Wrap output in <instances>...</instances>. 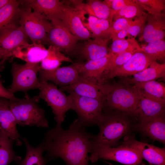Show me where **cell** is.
I'll use <instances>...</instances> for the list:
<instances>
[{
    "label": "cell",
    "instance_id": "cell-1",
    "mask_svg": "<svg viewBox=\"0 0 165 165\" xmlns=\"http://www.w3.org/2000/svg\"><path fill=\"white\" fill-rule=\"evenodd\" d=\"M44 135L41 143L49 160L60 158L67 165H88L94 135L88 132L78 119L68 129L56 126Z\"/></svg>",
    "mask_w": 165,
    "mask_h": 165
},
{
    "label": "cell",
    "instance_id": "cell-2",
    "mask_svg": "<svg viewBox=\"0 0 165 165\" xmlns=\"http://www.w3.org/2000/svg\"><path fill=\"white\" fill-rule=\"evenodd\" d=\"M97 125L99 132L94 135L92 143L91 154L100 147L118 146L123 137L130 135L134 129L133 117L123 112L104 108Z\"/></svg>",
    "mask_w": 165,
    "mask_h": 165
},
{
    "label": "cell",
    "instance_id": "cell-3",
    "mask_svg": "<svg viewBox=\"0 0 165 165\" xmlns=\"http://www.w3.org/2000/svg\"><path fill=\"white\" fill-rule=\"evenodd\" d=\"M39 99L38 96L31 97L25 94L23 99L8 100L9 107L17 124L22 127H49V122L46 117L45 111L38 105Z\"/></svg>",
    "mask_w": 165,
    "mask_h": 165
},
{
    "label": "cell",
    "instance_id": "cell-4",
    "mask_svg": "<svg viewBox=\"0 0 165 165\" xmlns=\"http://www.w3.org/2000/svg\"><path fill=\"white\" fill-rule=\"evenodd\" d=\"M139 97L133 85L111 84L106 97L104 108L125 113L135 119Z\"/></svg>",
    "mask_w": 165,
    "mask_h": 165
},
{
    "label": "cell",
    "instance_id": "cell-5",
    "mask_svg": "<svg viewBox=\"0 0 165 165\" xmlns=\"http://www.w3.org/2000/svg\"><path fill=\"white\" fill-rule=\"evenodd\" d=\"M20 25L32 43L47 45V34L52 27L43 14L20 5Z\"/></svg>",
    "mask_w": 165,
    "mask_h": 165
},
{
    "label": "cell",
    "instance_id": "cell-6",
    "mask_svg": "<svg viewBox=\"0 0 165 165\" xmlns=\"http://www.w3.org/2000/svg\"><path fill=\"white\" fill-rule=\"evenodd\" d=\"M38 95L52 108L57 126H61L67 112L72 110L73 101L71 96L66 95L56 86L47 81L39 82Z\"/></svg>",
    "mask_w": 165,
    "mask_h": 165
},
{
    "label": "cell",
    "instance_id": "cell-7",
    "mask_svg": "<svg viewBox=\"0 0 165 165\" xmlns=\"http://www.w3.org/2000/svg\"><path fill=\"white\" fill-rule=\"evenodd\" d=\"M73 100V110L83 126L97 125L102 117L105 101L79 95L72 91H67Z\"/></svg>",
    "mask_w": 165,
    "mask_h": 165
},
{
    "label": "cell",
    "instance_id": "cell-8",
    "mask_svg": "<svg viewBox=\"0 0 165 165\" xmlns=\"http://www.w3.org/2000/svg\"><path fill=\"white\" fill-rule=\"evenodd\" d=\"M40 69L39 64L13 63L11 69L12 82L8 90L14 94L18 91L38 89L40 82L37 75Z\"/></svg>",
    "mask_w": 165,
    "mask_h": 165
},
{
    "label": "cell",
    "instance_id": "cell-9",
    "mask_svg": "<svg viewBox=\"0 0 165 165\" xmlns=\"http://www.w3.org/2000/svg\"><path fill=\"white\" fill-rule=\"evenodd\" d=\"M100 159L114 161L125 165H139L143 159L135 149L122 143L115 147H101L89 157L92 163Z\"/></svg>",
    "mask_w": 165,
    "mask_h": 165
},
{
    "label": "cell",
    "instance_id": "cell-10",
    "mask_svg": "<svg viewBox=\"0 0 165 165\" xmlns=\"http://www.w3.org/2000/svg\"><path fill=\"white\" fill-rule=\"evenodd\" d=\"M52 27L47 34V45H51L61 52L73 54L79 40L66 28L60 19L50 20Z\"/></svg>",
    "mask_w": 165,
    "mask_h": 165
},
{
    "label": "cell",
    "instance_id": "cell-11",
    "mask_svg": "<svg viewBox=\"0 0 165 165\" xmlns=\"http://www.w3.org/2000/svg\"><path fill=\"white\" fill-rule=\"evenodd\" d=\"M156 60L142 50L137 52L122 66L103 76L101 81L105 83L108 80L116 77L133 75L147 68Z\"/></svg>",
    "mask_w": 165,
    "mask_h": 165
},
{
    "label": "cell",
    "instance_id": "cell-12",
    "mask_svg": "<svg viewBox=\"0 0 165 165\" xmlns=\"http://www.w3.org/2000/svg\"><path fill=\"white\" fill-rule=\"evenodd\" d=\"M81 9L64 4L60 20L68 31L79 40H86L91 34L85 26L82 19Z\"/></svg>",
    "mask_w": 165,
    "mask_h": 165
},
{
    "label": "cell",
    "instance_id": "cell-13",
    "mask_svg": "<svg viewBox=\"0 0 165 165\" xmlns=\"http://www.w3.org/2000/svg\"><path fill=\"white\" fill-rule=\"evenodd\" d=\"M135 87L140 97L136 119L138 121L143 120L165 113V99L150 95L142 90Z\"/></svg>",
    "mask_w": 165,
    "mask_h": 165
},
{
    "label": "cell",
    "instance_id": "cell-14",
    "mask_svg": "<svg viewBox=\"0 0 165 165\" xmlns=\"http://www.w3.org/2000/svg\"><path fill=\"white\" fill-rule=\"evenodd\" d=\"M111 84L88 80H81L72 84L60 87L62 91H72L77 94L105 101Z\"/></svg>",
    "mask_w": 165,
    "mask_h": 165
},
{
    "label": "cell",
    "instance_id": "cell-15",
    "mask_svg": "<svg viewBox=\"0 0 165 165\" xmlns=\"http://www.w3.org/2000/svg\"><path fill=\"white\" fill-rule=\"evenodd\" d=\"M122 143L135 149L149 164L165 165V148L137 140L132 134L125 137Z\"/></svg>",
    "mask_w": 165,
    "mask_h": 165
},
{
    "label": "cell",
    "instance_id": "cell-16",
    "mask_svg": "<svg viewBox=\"0 0 165 165\" xmlns=\"http://www.w3.org/2000/svg\"><path fill=\"white\" fill-rule=\"evenodd\" d=\"M28 38L20 25L6 28L0 32V51L7 60L17 47L28 43Z\"/></svg>",
    "mask_w": 165,
    "mask_h": 165
},
{
    "label": "cell",
    "instance_id": "cell-17",
    "mask_svg": "<svg viewBox=\"0 0 165 165\" xmlns=\"http://www.w3.org/2000/svg\"><path fill=\"white\" fill-rule=\"evenodd\" d=\"M38 73L39 82L50 81L60 87L72 84L79 79L78 72L74 63L71 65L59 67L52 70L40 69Z\"/></svg>",
    "mask_w": 165,
    "mask_h": 165
},
{
    "label": "cell",
    "instance_id": "cell-18",
    "mask_svg": "<svg viewBox=\"0 0 165 165\" xmlns=\"http://www.w3.org/2000/svg\"><path fill=\"white\" fill-rule=\"evenodd\" d=\"M113 57V54L109 52L108 55L102 58L85 63H74L79 75V80H88L103 84L101 81L102 75Z\"/></svg>",
    "mask_w": 165,
    "mask_h": 165
},
{
    "label": "cell",
    "instance_id": "cell-19",
    "mask_svg": "<svg viewBox=\"0 0 165 165\" xmlns=\"http://www.w3.org/2000/svg\"><path fill=\"white\" fill-rule=\"evenodd\" d=\"M110 39L96 38L89 39L82 44L79 48H76L74 54L87 61L105 57L109 53L108 43Z\"/></svg>",
    "mask_w": 165,
    "mask_h": 165
},
{
    "label": "cell",
    "instance_id": "cell-20",
    "mask_svg": "<svg viewBox=\"0 0 165 165\" xmlns=\"http://www.w3.org/2000/svg\"><path fill=\"white\" fill-rule=\"evenodd\" d=\"M134 128L153 141L165 144V113L149 119L138 121L135 123Z\"/></svg>",
    "mask_w": 165,
    "mask_h": 165
},
{
    "label": "cell",
    "instance_id": "cell-21",
    "mask_svg": "<svg viewBox=\"0 0 165 165\" xmlns=\"http://www.w3.org/2000/svg\"><path fill=\"white\" fill-rule=\"evenodd\" d=\"M21 5L44 15L49 20L61 19L64 2L59 0H19Z\"/></svg>",
    "mask_w": 165,
    "mask_h": 165
},
{
    "label": "cell",
    "instance_id": "cell-22",
    "mask_svg": "<svg viewBox=\"0 0 165 165\" xmlns=\"http://www.w3.org/2000/svg\"><path fill=\"white\" fill-rule=\"evenodd\" d=\"M165 36V14L164 11L159 14H148L146 24L140 41L147 43L160 40H164Z\"/></svg>",
    "mask_w": 165,
    "mask_h": 165
},
{
    "label": "cell",
    "instance_id": "cell-23",
    "mask_svg": "<svg viewBox=\"0 0 165 165\" xmlns=\"http://www.w3.org/2000/svg\"><path fill=\"white\" fill-rule=\"evenodd\" d=\"M47 54V49L43 45L28 43L16 49L13 52V57L26 63L39 64L46 57Z\"/></svg>",
    "mask_w": 165,
    "mask_h": 165
},
{
    "label": "cell",
    "instance_id": "cell-24",
    "mask_svg": "<svg viewBox=\"0 0 165 165\" xmlns=\"http://www.w3.org/2000/svg\"><path fill=\"white\" fill-rule=\"evenodd\" d=\"M8 101L0 108V130L18 146L22 144L21 137L16 128V119L10 110Z\"/></svg>",
    "mask_w": 165,
    "mask_h": 165
},
{
    "label": "cell",
    "instance_id": "cell-25",
    "mask_svg": "<svg viewBox=\"0 0 165 165\" xmlns=\"http://www.w3.org/2000/svg\"><path fill=\"white\" fill-rule=\"evenodd\" d=\"M165 76V63L160 64L156 61L147 68L133 75L132 78L123 77L121 82L125 85H133L138 82L155 80L159 78H164Z\"/></svg>",
    "mask_w": 165,
    "mask_h": 165
},
{
    "label": "cell",
    "instance_id": "cell-26",
    "mask_svg": "<svg viewBox=\"0 0 165 165\" xmlns=\"http://www.w3.org/2000/svg\"><path fill=\"white\" fill-rule=\"evenodd\" d=\"M20 2L10 0L0 9V32L9 28L20 25Z\"/></svg>",
    "mask_w": 165,
    "mask_h": 165
},
{
    "label": "cell",
    "instance_id": "cell-27",
    "mask_svg": "<svg viewBox=\"0 0 165 165\" xmlns=\"http://www.w3.org/2000/svg\"><path fill=\"white\" fill-rule=\"evenodd\" d=\"M87 20V24H83L91 33V38L110 39L112 23L108 20L89 15Z\"/></svg>",
    "mask_w": 165,
    "mask_h": 165
},
{
    "label": "cell",
    "instance_id": "cell-28",
    "mask_svg": "<svg viewBox=\"0 0 165 165\" xmlns=\"http://www.w3.org/2000/svg\"><path fill=\"white\" fill-rule=\"evenodd\" d=\"M79 6L89 16L108 20L112 23L111 9L104 1L89 0L86 3L82 2Z\"/></svg>",
    "mask_w": 165,
    "mask_h": 165
},
{
    "label": "cell",
    "instance_id": "cell-29",
    "mask_svg": "<svg viewBox=\"0 0 165 165\" xmlns=\"http://www.w3.org/2000/svg\"><path fill=\"white\" fill-rule=\"evenodd\" d=\"M14 143L0 130V165H9L13 161L20 163L21 161V157L13 150Z\"/></svg>",
    "mask_w": 165,
    "mask_h": 165
},
{
    "label": "cell",
    "instance_id": "cell-30",
    "mask_svg": "<svg viewBox=\"0 0 165 165\" xmlns=\"http://www.w3.org/2000/svg\"><path fill=\"white\" fill-rule=\"evenodd\" d=\"M26 147V154L24 159L19 165H46L49 160L43 155L44 150L41 143L36 147L31 145L26 138L22 139Z\"/></svg>",
    "mask_w": 165,
    "mask_h": 165
},
{
    "label": "cell",
    "instance_id": "cell-31",
    "mask_svg": "<svg viewBox=\"0 0 165 165\" xmlns=\"http://www.w3.org/2000/svg\"><path fill=\"white\" fill-rule=\"evenodd\" d=\"M47 50V56L41 62L40 66L42 69L52 70L59 67L62 62H72V59L53 46H49Z\"/></svg>",
    "mask_w": 165,
    "mask_h": 165
},
{
    "label": "cell",
    "instance_id": "cell-32",
    "mask_svg": "<svg viewBox=\"0 0 165 165\" xmlns=\"http://www.w3.org/2000/svg\"><path fill=\"white\" fill-rule=\"evenodd\" d=\"M109 50L110 52L114 55L127 51L142 50L135 38L133 37L112 41Z\"/></svg>",
    "mask_w": 165,
    "mask_h": 165
},
{
    "label": "cell",
    "instance_id": "cell-33",
    "mask_svg": "<svg viewBox=\"0 0 165 165\" xmlns=\"http://www.w3.org/2000/svg\"><path fill=\"white\" fill-rule=\"evenodd\" d=\"M133 85L150 95L165 100V87L161 82L151 80L136 83Z\"/></svg>",
    "mask_w": 165,
    "mask_h": 165
},
{
    "label": "cell",
    "instance_id": "cell-34",
    "mask_svg": "<svg viewBox=\"0 0 165 165\" xmlns=\"http://www.w3.org/2000/svg\"><path fill=\"white\" fill-rule=\"evenodd\" d=\"M143 51L154 57L156 60H164L165 58V40H156L141 46Z\"/></svg>",
    "mask_w": 165,
    "mask_h": 165
},
{
    "label": "cell",
    "instance_id": "cell-35",
    "mask_svg": "<svg viewBox=\"0 0 165 165\" xmlns=\"http://www.w3.org/2000/svg\"><path fill=\"white\" fill-rule=\"evenodd\" d=\"M134 0V3L126 6L117 12L113 16L114 20L120 18L133 20L135 17L146 13L142 8Z\"/></svg>",
    "mask_w": 165,
    "mask_h": 165
},
{
    "label": "cell",
    "instance_id": "cell-36",
    "mask_svg": "<svg viewBox=\"0 0 165 165\" xmlns=\"http://www.w3.org/2000/svg\"><path fill=\"white\" fill-rule=\"evenodd\" d=\"M139 51H140L132 50L124 52L117 54H113V58L103 74L101 79L108 73L122 66L134 53Z\"/></svg>",
    "mask_w": 165,
    "mask_h": 165
},
{
    "label": "cell",
    "instance_id": "cell-37",
    "mask_svg": "<svg viewBox=\"0 0 165 165\" xmlns=\"http://www.w3.org/2000/svg\"><path fill=\"white\" fill-rule=\"evenodd\" d=\"M144 10L151 15L159 14L164 11L165 0H135Z\"/></svg>",
    "mask_w": 165,
    "mask_h": 165
},
{
    "label": "cell",
    "instance_id": "cell-38",
    "mask_svg": "<svg viewBox=\"0 0 165 165\" xmlns=\"http://www.w3.org/2000/svg\"><path fill=\"white\" fill-rule=\"evenodd\" d=\"M148 13L134 18L128 28L129 35L135 38L139 34H142L145 27Z\"/></svg>",
    "mask_w": 165,
    "mask_h": 165
},
{
    "label": "cell",
    "instance_id": "cell-39",
    "mask_svg": "<svg viewBox=\"0 0 165 165\" xmlns=\"http://www.w3.org/2000/svg\"><path fill=\"white\" fill-rule=\"evenodd\" d=\"M111 10V18L112 20L114 15L125 6L135 3L134 0H105Z\"/></svg>",
    "mask_w": 165,
    "mask_h": 165
},
{
    "label": "cell",
    "instance_id": "cell-40",
    "mask_svg": "<svg viewBox=\"0 0 165 165\" xmlns=\"http://www.w3.org/2000/svg\"><path fill=\"white\" fill-rule=\"evenodd\" d=\"M132 20L124 18H120L112 21L111 24V35L128 28Z\"/></svg>",
    "mask_w": 165,
    "mask_h": 165
},
{
    "label": "cell",
    "instance_id": "cell-41",
    "mask_svg": "<svg viewBox=\"0 0 165 165\" xmlns=\"http://www.w3.org/2000/svg\"><path fill=\"white\" fill-rule=\"evenodd\" d=\"M0 97L11 100H16L18 99L15 97L13 94L11 92L4 86L2 84V81L0 79Z\"/></svg>",
    "mask_w": 165,
    "mask_h": 165
},
{
    "label": "cell",
    "instance_id": "cell-42",
    "mask_svg": "<svg viewBox=\"0 0 165 165\" xmlns=\"http://www.w3.org/2000/svg\"><path fill=\"white\" fill-rule=\"evenodd\" d=\"M128 28L112 34L110 37V39H112V41H113L117 39H125L129 35Z\"/></svg>",
    "mask_w": 165,
    "mask_h": 165
},
{
    "label": "cell",
    "instance_id": "cell-43",
    "mask_svg": "<svg viewBox=\"0 0 165 165\" xmlns=\"http://www.w3.org/2000/svg\"><path fill=\"white\" fill-rule=\"evenodd\" d=\"M10 0H0V9L5 6Z\"/></svg>",
    "mask_w": 165,
    "mask_h": 165
},
{
    "label": "cell",
    "instance_id": "cell-44",
    "mask_svg": "<svg viewBox=\"0 0 165 165\" xmlns=\"http://www.w3.org/2000/svg\"><path fill=\"white\" fill-rule=\"evenodd\" d=\"M8 101L7 99L0 97V108L3 105L6 103Z\"/></svg>",
    "mask_w": 165,
    "mask_h": 165
},
{
    "label": "cell",
    "instance_id": "cell-45",
    "mask_svg": "<svg viewBox=\"0 0 165 165\" xmlns=\"http://www.w3.org/2000/svg\"><path fill=\"white\" fill-rule=\"evenodd\" d=\"M6 60L4 59L0 60V69H1L3 67L4 64Z\"/></svg>",
    "mask_w": 165,
    "mask_h": 165
},
{
    "label": "cell",
    "instance_id": "cell-46",
    "mask_svg": "<svg viewBox=\"0 0 165 165\" xmlns=\"http://www.w3.org/2000/svg\"><path fill=\"white\" fill-rule=\"evenodd\" d=\"M4 59L7 60L3 54L0 51V60Z\"/></svg>",
    "mask_w": 165,
    "mask_h": 165
},
{
    "label": "cell",
    "instance_id": "cell-47",
    "mask_svg": "<svg viewBox=\"0 0 165 165\" xmlns=\"http://www.w3.org/2000/svg\"><path fill=\"white\" fill-rule=\"evenodd\" d=\"M139 165H146L142 162ZM149 165H153L149 164Z\"/></svg>",
    "mask_w": 165,
    "mask_h": 165
}]
</instances>
